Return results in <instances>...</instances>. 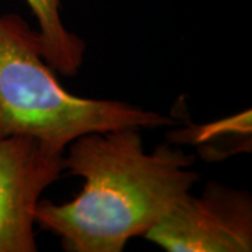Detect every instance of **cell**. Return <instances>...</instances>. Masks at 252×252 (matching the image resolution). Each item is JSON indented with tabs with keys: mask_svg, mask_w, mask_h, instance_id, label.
Here are the masks:
<instances>
[{
	"mask_svg": "<svg viewBox=\"0 0 252 252\" xmlns=\"http://www.w3.org/2000/svg\"><path fill=\"white\" fill-rule=\"evenodd\" d=\"M38 23L36 39L45 62L62 76L74 77L80 70L86 42L64 27L62 0H26Z\"/></svg>",
	"mask_w": 252,
	"mask_h": 252,
	"instance_id": "cell-5",
	"label": "cell"
},
{
	"mask_svg": "<svg viewBox=\"0 0 252 252\" xmlns=\"http://www.w3.org/2000/svg\"><path fill=\"white\" fill-rule=\"evenodd\" d=\"M167 252L252 251V196L245 189L209 181L188 192L143 235Z\"/></svg>",
	"mask_w": 252,
	"mask_h": 252,
	"instance_id": "cell-3",
	"label": "cell"
},
{
	"mask_svg": "<svg viewBox=\"0 0 252 252\" xmlns=\"http://www.w3.org/2000/svg\"><path fill=\"white\" fill-rule=\"evenodd\" d=\"M63 154L32 136L0 139V252H36L35 209L62 177Z\"/></svg>",
	"mask_w": 252,
	"mask_h": 252,
	"instance_id": "cell-4",
	"label": "cell"
},
{
	"mask_svg": "<svg viewBox=\"0 0 252 252\" xmlns=\"http://www.w3.org/2000/svg\"><path fill=\"white\" fill-rule=\"evenodd\" d=\"M195 156L171 144L144 150L140 127L87 133L67 146L63 170L84 180L66 203L39 200L35 224L58 235L66 252H122L192 190Z\"/></svg>",
	"mask_w": 252,
	"mask_h": 252,
	"instance_id": "cell-1",
	"label": "cell"
},
{
	"mask_svg": "<svg viewBox=\"0 0 252 252\" xmlns=\"http://www.w3.org/2000/svg\"><path fill=\"white\" fill-rule=\"evenodd\" d=\"M54 72L41 55L36 31L18 14H0V139L32 136L64 153L73 140L93 132L178 125L125 101L74 95Z\"/></svg>",
	"mask_w": 252,
	"mask_h": 252,
	"instance_id": "cell-2",
	"label": "cell"
}]
</instances>
